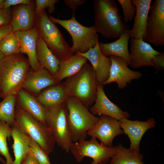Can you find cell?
<instances>
[{
    "label": "cell",
    "instance_id": "1",
    "mask_svg": "<svg viewBox=\"0 0 164 164\" xmlns=\"http://www.w3.org/2000/svg\"><path fill=\"white\" fill-rule=\"evenodd\" d=\"M27 58L19 53L5 56L0 63V98L16 95L30 70Z\"/></svg>",
    "mask_w": 164,
    "mask_h": 164
},
{
    "label": "cell",
    "instance_id": "2",
    "mask_svg": "<svg viewBox=\"0 0 164 164\" xmlns=\"http://www.w3.org/2000/svg\"><path fill=\"white\" fill-rule=\"evenodd\" d=\"M93 26L97 33L109 38L119 37L130 30L121 20L116 2L114 0H95Z\"/></svg>",
    "mask_w": 164,
    "mask_h": 164
},
{
    "label": "cell",
    "instance_id": "3",
    "mask_svg": "<svg viewBox=\"0 0 164 164\" xmlns=\"http://www.w3.org/2000/svg\"><path fill=\"white\" fill-rule=\"evenodd\" d=\"M63 84L69 96L76 98L88 109L94 103L97 84L91 65L86 64L76 74L66 78Z\"/></svg>",
    "mask_w": 164,
    "mask_h": 164
},
{
    "label": "cell",
    "instance_id": "4",
    "mask_svg": "<svg viewBox=\"0 0 164 164\" xmlns=\"http://www.w3.org/2000/svg\"><path fill=\"white\" fill-rule=\"evenodd\" d=\"M35 14V25L39 36L60 61L65 60L73 55L71 47L45 10Z\"/></svg>",
    "mask_w": 164,
    "mask_h": 164
},
{
    "label": "cell",
    "instance_id": "5",
    "mask_svg": "<svg viewBox=\"0 0 164 164\" xmlns=\"http://www.w3.org/2000/svg\"><path fill=\"white\" fill-rule=\"evenodd\" d=\"M13 125L36 142L49 156L56 144L50 129L16 105Z\"/></svg>",
    "mask_w": 164,
    "mask_h": 164
},
{
    "label": "cell",
    "instance_id": "6",
    "mask_svg": "<svg viewBox=\"0 0 164 164\" xmlns=\"http://www.w3.org/2000/svg\"><path fill=\"white\" fill-rule=\"evenodd\" d=\"M65 102L68 127L72 142L86 139L87 132L95 125L99 118L93 115L74 97H69Z\"/></svg>",
    "mask_w": 164,
    "mask_h": 164
},
{
    "label": "cell",
    "instance_id": "7",
    "mask_svg": "<svg viewBox=\"0 0 164 164\" xmlns=\"http://www.w3.org/2000/svg\"><path fill=\"white\" fill-rule=\"evenodd\" d=\"M49 17L55 23L60 25L67 30L71 36L73 44L71 47L73 53H84L94 47L98 39L97 33L94 26H85L76 19L75 15L71 19L62 20L50 15Z\"/></svg>",
    "mask_w": 164,
    "mask_h": 164
},
{
    "label": "cell",
    "instance_id": "8",
    "mask_svg": "<svg viewBox=\"0 0 164 164\" xmlns=\"http://www.w3.org/2000/svg\"><path fill=\"white\" fill-rule=\"evenodd\" d=\"M45 121L56 143L62 150L69 153L73 142L68 127L65 102L46 108Z\"/></svg>",
    "mask_w": 164,
    "mask_h": 164
},
{
    "label": "cell",
    "instance_id": "9",
    "mask_svg": "<svg viewBox=\"0 0 164 164\" xmlns=\"http://www.w3.org/2000/svg\"><path fill=\"white\" fill-rule=\"evenodd\" d=\"M116 146H106L102 145L94 137L89 140L83 139L73 142L70 152L78 163L84 157L92 158L90 164H106L116 153Z\"/></svg>",
    "mask_w": 164,
    "mask_h": 164
},
{
    "label": "cell",
    "instance_id": "10",
    "mask_svg": "<svg viewBox=\"0 0 164 164\" xmlns=\"http://www.w3.org/2000/svg\"><path fill=\"white\" fill-rule=\"evenodd\" d=\"M146 25V41L156 46H164V0L151 3Z\"/></svg>",
    "mask_w": 164,
    "mask_h": 164
},
{
    "label": "cell",
    "instance_id": "11",
    "mask_svg": "<svg viewBox=\"0 0 164 164\" xmlns=\"http://www.w3.org/2000/svg\"><path fill=\"white\" fill-rule=\"evenodd\" d=\"M123 134L118 120L104 115L100 116L95 125L87 133V135L98 139L106 146H113L114 138Z\"/></svg>",
    "mask_w": 164,
    "mask_h": 164
},
{
    "label": "cell",
    "instance_id": "12",
    "mask_svg": "<svg viewBox=\"0 0 164 164\" xmlns=\"http://www.w3.org/2000/svg\"><path fill=\"white\" fill-rule=\"evenodd\" d=\"M111 66L109 77L102 85L115 82L119 89L126 87L132 80H138L142 76L140 72L129 69L128 63L122 58L114 56H110Z\"/></svg>",
    "mask_w": 164,
    "mask_h": 164
},
{
    "label": "cell",
    "instance_id": "13",
    "mask_svg": "<svg viewBox=\"0 0 164 164\" xmlns=\"http://www.w3.org/2000/svg\"><path fill=\"white\" fill-rule=\"evenodd\" d=\"M129 65L133 68L153 67L152 60L159 52L154 49L141 38H131L130 41Z\"/></svg>",
    "mask_w": 164,
    "mask_h": 164
},
{
    "label": "cell",
    "instance_id": "14",
    "mask_svg": "<svg viewBox=\"0 0 164 164\" xmlns=\"http://www.w3.org/2000/svg\"><path fill=\"white\" fill-rule=\"evenodd\" d=\"M97 88L96 100L90 108V111L93 115L107 116L118 121L130 117L128 112L123 111L108 98L104 91L103 85L97 84Z\"/></svg>",
    "mask_w": 164,
    "mask_h": 164
},
{
    "label": "cell",
    "instance_id": "15",
    "mask_svg": "<svg viewBox=\"0 0 164 164\" xmlns=\"http://www.w3.org/2000/svg\"><path fill=\"white\" fill-rule=\"evenodd\" d=\"M99 42L98 39L96 45L85 53L78 52L76 53L83 56L90 61L97 84H102L109 77L111 62L110 57L105 56L101 51Z\"/></svg>",
    "mask_w": 164,
    "mask_h": 164
},
{
    "label": "cell",
    "instance_id": "16",
    "mask_svg": "<svg viewBox=\"0 0 164 164\" xmlns=\"http://www.w3.org/2000/svg\"><path fill=\"white\" fill-rule=\"evenodd\" d=\"M120 127L129 139L130 148L140 152L139 144L142 136L149 129L154 128L156 122L153 118L147 121L130 120L124 118L118 121Z\"/></svg>",
    "mask_w": 164,
    "mask_h": 164
},
{
    "label": "cell",
    "instance_id": "17",
    "mask_svg": "<svg viewBox=\"0 0 164 164\" xmlns=\"http://www.w3.org/2000/svg\"><path fill=\"white\" fill-rule=\"evenodd\" d=\"M14 33L21 44V53L27 55L31 69L36 71L43 68L37 58L36 44L39 36L35 25L30 29L18 31Z\"/></svg>",
    "mask_w": 164,
    "mask_h": 164
},
{
    "label": "cell",
    "instance_id": "18",
    "mask_svg": "<svg viewBox=\"0 0 164 164\" xmlns=\"http://www.w3.org/2000/svg\"><path fill=\"white\" fill-rule=\"evenodd\" d=\"M59 83L54 76L43 67L36 71L30 70L26 77L22 89L36 97L44 89Z\"/></svg>",
    "mask_w": 164,
    "mask_h": 164
},
{
    "label": "cell",
    "instance_id": "19",
    "mask_svg": "<svg viewBox=\"0 0 164 164\" xmlns=\"http://www.w3.org/2000/svg\"><path fill=\"white\" fill-rule=\"evenodd\" d=\"M151 0H131L136 8L134 23L130 30L131 38H142L146 41V25Z\"/></svg>",
    "mask_w": 164,
    "mask_h": 164
},
{
    "label": "cell",
    "instance_id": "20",
    "mask_svg": "<svg viewBox=\"0 0 164 164\" xmlns=\"http://www.w3.org/2000/svg\"><path fill=\"white\" fill-rule=\"evenodd\" d=\"M35 1L29 4H21L12 11L10 23L12 32L30 29L35 26Z\"/></svg>",
    "mask_w": 164,
    "mask_h": 164
},
{
    "label": "cell",
    "instance_id": "21",
    "mask_svg": "<svg viewBox=\"0 0 164 164\" xmlns=\"http://www.w3.org/2000/svg\"><path fill=\"white\" fill-rule=\"evenodd\" d=\"M16 96V105L46 126L45 121L46 108L39 102L36 97L22 89Z\"/></svg>",
    "mask_w": 164,
    "mask_h": 164
},
{
    "label": "cell",
    "instance_id": "22",
    "mask_svg": "<svg viewBox=\"0 0 164 164\" xmlns=\"http://www.w3.org/2000/svg\"><path fill=\"white\" fill-rule=\"evenodd\" d=\"M130 30L122 34L115 41L107 43L99 42V48L102 53L108 57L114 56L121 57L129 65L130 54L128 44L130 37Z\"/></svg>",
    "mask_w": 164,
    "mask_h": 164
},
{
    "label": "cell",
    "instance_id": "23",
    "mask_svg": "<svg viewBox=\"0 0 164 164\" xmlns=\"http://www.w3.org/2000/svg\"><path fill=\"white\" fill-rule=\"evenodd\" d=\"M69 97L63 83H60L44 89L36 97L43 106L48 108L65 102Z\"/></svg>",
    "mask_w": 164,
    "mask_h": 164
},
{
    "label": "cell",
    "instance_id": "24",
    "mask_svg": "<svg viewBox=\"0 0 164 164\" xmlns=\"http://www.w3.org/2000/svg\"><path fill=\"white\" fill-rule=\"evenodd\" d=\"M36 53L37 60L42 67L53 76L56 75L59 70L60 61L39 36L37 42Z\"/></svg>",
    "mask_w": 164,
    "mask_h": 164
},
{
    "label": "cell",
    "instance_id": "25",
    "mask_svg": "<svg viewBox=\"0 0 164 164\" xmlns=\"http://www.w3.org/2000/svg\"><path fill=\"white\" fill-rule=\"evenodd\" d=\"M88 60L77 53L73 54L66 60L60 61L59 70L54 76L59 83L64 79L77 73L87 63Z\"/></svg>",
    "mask_w": 164,
    "mask_h": 164
},
{
    "label": "cell",
    "instance_id": "26",
    "mask_svg": "<svg viewBox=\"0 0 164 164\" xmlns=\"http://www.w3.org/2000/svg\"><path fill=\"white\" fill-rule=\"evenodd\" d=\"M11 136L13 140L12 147L15 156L13 164H22L29 152L30 137L14 125L12 127Z\"/></svg>",
    "mask_w": 164,
    "mask_h": 164
},
{
    "label": "cell",
    "instance_id": "27",
    "mask_svg": "<svg viewBox=\"0 0 164 164\" xmlns=\"http://www.w3.org/2000/svg\"><path fill=\"white\" fill-rule=\"evenodd\" d=\"M116 147V153L111 157L109 164H144V156L140 152L125 148L121 143Z\"/></svg>",
    "mask_w": 164,
    "mask_h": 164
},
{
    "label": "cell",
    "instance_id": "28",
    "mask_svg": "<svg viewBox=\"0 0 164 164\" xmlns=\"http://www.w3.org/2000/svg\"><path fill=\"white\" fill-rule=\"evenodd\" d=\"M16 96L10 95L0 102V121L4 122L12 127L13 125Z\"/></svg>",
    "mask_w": 164,
    "mask_h": 164
},
{
    "label": "cell",
    "instance_id": "29",
    "mask_svg": "<svg viewBox=\"0 0 164 164\" xmlns=\"http://www.w3.org/2000/svg\"><path fill=\"white\" fill-rule=\"evenodd\" d=\"M20 42L14 32L7 34L0 42V51L5 56L21 53Z\"/></svg>",
    "mask_w": 164,
    "mask_h": 164
},
{
    "label": "cell",
    "instance_id": "30",
    "mask_svg": "<svg viewBox=\"0 0 164 164\" xmlns=\"http://www.w3.org/2000/svg\"><path fill=\"white\" fill-rule=\"evenodd\" d=\"M12 127L0 121V154L6 159V164H13V160L9 152L7 139L11 136Z\"/></svg>",
    "mask_w": 164,
    "mask_h": 164
},
{
    "label": "cell",
    "instance_id": "31",
    "mask_svg": "<svg viewBox=\"0 0 164 164\" xmlns=\"http://www.w3.org/2000/svg\"><path fill=\"white\" fill-rule=\"evenodd\" d=\"M29 152L39 164H51L48 156L39 145L31 137L29 141Z\"/></svg>",
    "mask_w": 164,
    "mask_h": 164
},
{
    "label": "cell",
    "instance_id": "32",
    "mask_svg": "<svg viewBox=\"0 0 164 164\" xmlns=\"http://www.w3.org/2000/svg\"><path fill=\"white\" fill-rule=\"evenodd\" d=\"M122 9L123 20L125 22H131L134 18L136 12V8L131 0H118Z\"/></svg>",
    "mask_w": 164,
    "mask_h": 164
},
{
    "label": "cell",
    "instance_id": "33",
    "mask_svg": "<svg viewBox=\"0 0 164 164\" xmlns=\"http://www.w3.org/2000/svg\"><path fill=\"white\" fill-rule=\"evenodd\" d=\"M59 1L58 0H36L35 1V14L48 8L49 13L51 14L55 10V4Z\"/></svg>",
    "mask_w": 164,
    "mask_h": 164
},
{
    "label": "cell",
    "instance_id": "34",
    "mask_svg": "<svg viewBox=\"0 0 164 164\" xmlns=\"http://www.w3.org/2000/svg\"><path fill=\"white\" fill-rule=\"evenodd\" d=\"M153 67L155 72L157 73L164 69V52H159L155 55L152 60Z\"/></svg>",
    "mask_w": 164,
    "mask_h": 164
},
{
    "label": "cell",
    "instance_id": "35",
    "mask_svg": "<svg viewBox=\"0 0 164 164\" xmlns=\"http://www.w3.org/2000/svg\"><path fill=\"white\" fill-rule=\"evenodd\" d=\"M12 16V11L10 8L0 9V27L10 24Z\"/></svg>",
    "mask_w": 164,
    "mask_h": 164
},
{
    "label": "cell",
    "instance_id": "36",
    "mask_svg": "<svg viewBox=\"0 0 164 164\" xmlns=\"http://www.w3.org/2000/svg\"><path fill=\"white\" fill-rule=\"evenodd\" d=\"M87 0H64L65 4L71 9L73 11V15H75L77 7L85 4Z\"/></svg>",
    "mask_w": 164,
    "mask_h": 164
},
{
    "label": "cell",
    "instance_id": "37",
    "mask_svg": "<svg viewBox=\"0 0 164 164\" xmlns=\"http://www.w3.org/2000/svg\"><path fill=\"white\" fill-rule=\"evenodd\" d=\"M33 1L31 0H5L4 8L8 9L12 6L21 4H29Z\"/></svg>",
    "mask_w": 164,
    "mask_h": 164
},
{
    "label": "cell",
    "instance_id": "38",
    "mask_svg": "<svg viewBox=\"0 0 164 164\" xmlns=\"http://www.w3.org/2000/svg\"><path fill=\"white\" fill-rule=\"evenodd\" d=\"M12 32V27L10 24L0 27V42L4 36Z\"/></svg>",
    "mask_w": 164,
    "mask_h": 164
},
{
    "label": "cell",
    "instance_id": "39",
    "mask_svg": "<svg viewBox=\"0 0 164 164\" xmlns=\"http://www.w3.org/2000/svg\"><path fill=\"white\" fill-rule=\"evenodd\" d=\"M26 164H39L37 160L29 152L25 160Z\"/></svg>",
    "mask_w": 164,
    "mask_h": 164
},
{
    "label": "cell",
    "instance_id": "40",
    "mask_svg": "<svg viewBox=\"0 0 164 164\" xmlns=\"http://www.w3.org/2000/svg\"><path fill=\"white\" fill-rule=\"evenodd\" d=\"M5 0H0V9L4 8Z\"/></svg>",
    "mask_w": 164,
    "mask_h": 164
},
{
    "label": "cell",
    "instance_id": "41",
    "mask_svg": "<svg viewBox=\"0 0 164 164\" xmlns=\"http://www.w3.org/2000/svg\"><path fill=\"white\" fill-rule=\"evenodd\" d=\"M5 56L0 51V63Z\"/></svg>",
    "mask_w": 164,
    "mask_h": 164
},
{
    "label": "cell",
    "instance_id": "42",
    "mask_svg": "<svg viewBox=\"0 0 164 164\" xmlns=\"http://www.w3.org/2000/svg\"><path fill=\"white\" fill-rule=\"evenodd\" d=\"M0 161L4 164H6V162L2 158L0 154Z\"/></svg>",
    "mask_w": 164,
    "mask_h": 164
},
{
    "label": "cell",
    "instance_id": "43",
    "mask_svg": "<svg viewBox=\"0 0 164 164\" xmlns=\"http://www.w3.org/2000/svg\"><path fill=\"white\" fill-rule=\"evenodd\" d=\"M22 164H26L25 160L22 162Z\"/></svg>",
    "mask_w": 164,
    "mask_h": 164
}]
</instances>
